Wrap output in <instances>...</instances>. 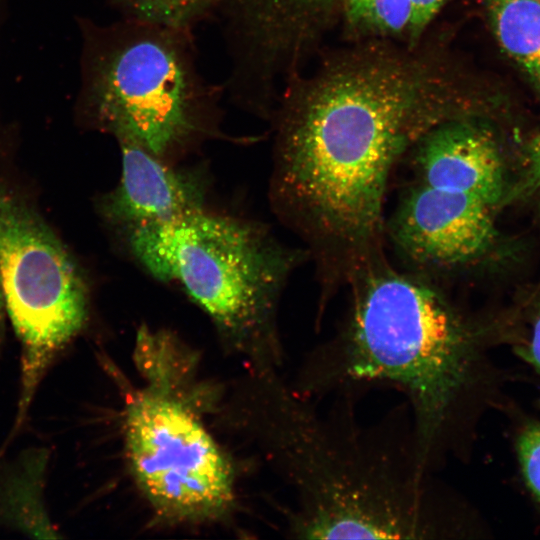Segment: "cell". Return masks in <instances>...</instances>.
Instances as JSON below:
<instances>
[{
  "label": "cell",
  "instance_id": "6da1fadb",
  "mask_svg": "<svg viewBox=\"0 0 540 540\" xmlns=\"http://www.w3.org/2000/svg\"><path fill=\"white\" fill-rule=\"evenodd\" d=\"M448 60L369 45L291 78L269 117V199L306 245L321 291L385 258L392 172L432 128L468 115Z\"/></svg>",
  "mask_w": 540,
  "mask_h": 540
},
{
  "label": "cell",
  "instance_id": "7a4b0ae2",
  "mask_svg": "<svg viewBox=\"0 0 540 540\" xmlns=\"http://www.w3.org/2000/svg\"><path fill=\"white\" fill-rule=\"evenodd\" d=\"M271 450L294 487L292 532L301 539L456 540L462 505L422 462L408 406L381 420H358L356 398L333 396L327 409L266 381Z\"/></svg>",
  "mask_w": 540,
  "mask_h": 540
},
{
  "label": "cell",
  "instance_id": "3957f363",
  "mask_svg": "<svg viewBox=\"0 0 540 540\" xmlns=\"http://www.w3.org/2000/svg\"><path fill=\"white\" fill-rule=\"evenodd\" d=\"M336 332L306 357L297 392L404 397L420 457L440 472L461 452L478 384L481 331L433 279L380 260L358 274Z\"/></svg>",
  "mask_w": 540,
  "mask_h": 540
},
{
  "label": "cell",
  "instance_id": "277c9868",
  "mask_svg": "<svg viewBox=\"0 0 540 540\" xmlns=\"http://www.w3.org/2000/svg\"><path fill=\"white\" fill-rule=\"evenodd\" d=\"M153 278L177 285L235 350L272 369L280 356L277 311L308 252L282 244L264 224L203 207L122 233Z\"/></svg>",
  "mask_w": 540,
  "mask_h": 540
},
{
  "label": "cell",
  "instance_id": "5b68a950",
  "mask_svg": "<svg viewBox=\"0 0 540 540\" xmlns=\"http://www.w3.org/2000/svg\"><path fill=\"white\" fill-rule=\"evenodd\" d=\"M100 44L88 100L96 126L118 144L179 164L208 141L257 140L223 130L224 85L202 75L193 30L123 18Z\"/></svg>",
  "mask_w": 540,
  "mask_h": 540
},
{
  "label": "cell",
  "instance_id": "8992f818",
  "mask_svg": "<svg viewBox=\"0 0 540 540\" xmlns=\"http://www.w3.org/2000/svg\"><path fill=\"white\" fill-rule=\"evenodd\" d=\"M177 369L144 370L146 385L128 401L125 453L139 490L156 515L172 523L223 517L235 500L234 471L202 419Z\"/></svg>",
  "mask_w": 540,
  "mask_h": 540
},
{
  "label": "cell",
  "instance_id": "52a82bcc",
  "mask_svg": "<svg viewBox=\"0 0 540 540\" xmlns=\"http://www.w3.org/2000/svg\"><path fill=\"white\" fill-rule=\"evenodd\" d=\"M0 283L5 309L22 344L23 417L53 355L85 324L86 284L45 222L0 188Z\"/></svg>",
  "mask_w": 540,
  "mask_h": 540
},
{
  "label": "cell",
  "instance_id": "ba28073f",
  "mask_svg": "<svg viewBox=\"0 0 540 540\" xmlns=\"http://www.w3.org/2000/svg\"><path fill=\"white\" fill-rule=\"evenodd\" d=\"M493 208L473 196L414 182L385 224L406 270L430 279L481 261L497 239Z\"/></svg>",
  "mask_w": 540,
  "mask_h": 540
},
{
  "label": "cell",
  "instance_id": "9c48e42d",
  "mask_svg": "<svg viewBox=\"0 0 540 540\" xmlns=\"http://www.w3.org/2000/svg\"><path fill=\"white\" fill-rule=\"evenodd\" d=\"M119 147L121 177L102 198L100 212L121 234L207 206L209 181L200 167H180L130 144Z\"/></svg>",
  "mask_w": 540,
  "mask_h": 540
},
{
  "label": "cell",
  "instance_id": "30bf717a",
  "mask_svg": "<svg viewBox=\"0 0 540 540\" xmlns=\"http://www.w3.org/2000/svg\"><path fill=\"white\" fill-rule=\"evenodd\" d=\"M411 151L414 182L473 196L493 209L503 200L499 145L491 130L470 116L435 126Z\"/></svg>",
  "mask_w": 540,
  "mask_h": 540
},
{
  "label": "cell",
  "instance_id": "8fae6325",
  "mask_svg": "<svg viewBox=\"0 0 540 540\" xmlns=\"http://www.w3.org/2000/svg\"><path fill=\"white\" fill-rule=\"evenodd\" d=\"M344 0H211L213 19L238 46L259 52L307 47Z\"/></svg>",
  "mask_w": 540,
  "mask_h": 540
},
{
  "label": "cell",
  "instance_id": "7c38bea8",
  "mask_svg": "<svg viewBox=\"0 0 540 540\" xmlns=\"http://www.w3.org/2000/svg\"><path fill=\"white\" fill-rule=\"evenodd\" d=\"M502 49L540 86V0H484Z\"/></svg>",
  "mask_w": 540,
  "mask_h": 540
},
{
  "label": "cell",
  "instance_id": "4fadbf2b",
  "mask_svg": "<svg viewBox=\"0 0 540 540\" xmlns=\"http://www.w3.org/2000/svg\"><path fill=\"white\" fill-rule=\"evenodd\" d=\"M343 7L350 26L362 33L381 37L408 35L410 0H344Z\"/></svg>",
  "mask_w": 540,
  "mask_h": 540
},
{
  "label": "cell",
  "instance_id": "5bb4252c",
  "mask_svg": "<svg viewBox=\"0 0 540 540\" xmlns=\"http://www.w3.org/2000/svg\"><path fill=\"white\" fill-rule=\"evenodd\" d=\"M123 18L194 30L210 19L211 0H114Z\"/></svg>",
  "mask_w": 540,
  "mask_h": 540
},
{
  "label": "cell",
  "instance_id": "9a60e30c",
  "mask_svg": "<svg viewBox=\"0 0 540 540\" xmlns=\"http://www.w3.org/2000/svg\"><path fill=\"white\" fill-rule=\"evenodd\" d=\"M41 461L36 468L32 466L28 472L19 474L7 483L2 497V509L14 523L30 531L49 532L50 526L40 504Z\"/></svg>",
  "mask_w": 540,
  "mask_h": 540
},
{
  "label": "cell",
  "instance_id": "2e32d148",
  "mask_svg": "<svg viewBox=\"0 0 540 540\" xmlns=\"http://www.w3.org/2000/svg\"><path fill=\"white\" fill-rule=\"evenodd\" d=\"M518 452L527 485L540 500V425L530 426L523 431Z\"/></svg>",
  "mask_w": 540,
  "mask_h": 540
},
{
  "label": "cell",
  "instance_id": "e0dca14e",
  "mask_svg": "<svg viewBox=\"0 0 540 540\" xmlns=\"http://www.w3.org/2000/svg\"><path fill=\"white\" fill-rule=\"evenodd\" d=\"M412 18L408 36L416 41L448 0H410Z\"/></svg>",
  "mask_w": 540,
  "mask_h": 540
},
{
  "label": "cell",
  "instance_id": "ac0fdd59",
  "mask_svg": "<svg viewBox=\"0 0 540 540\" xmlns=\"http://www.w3.org/2000/svg\"><path fill=\"white\" fill-rule=\"evenodd\" d=\"M523 189L540 196V133L529 144Z\"/></svg>",
  "mask_w": 540,
  "mask_h": 540
},
{
  "label": "cell",
  "instance_id": "d6986e66",
  "mask_svg": "<svg viewBox=\"0 0 540 540\" xmlns=\"http://www.w3.org/2000/svg\"><path fill=\"white\" fill-rule=\"evenodd\" d=\"M527 356L529 361L540 371V312L533 325Z\"/></svg>",
  "mask_w": 540,
  "mask_h": 540
},
{
  "label": "cell",
  "instance_id": "ffe728a7",
  "mask_svg": "<svg viewBox=\"0 0 540 540\" xmlns=\"http://www.w3.org/2000/svg\"><path fill=\"white\" fill-rule=\"evenodd\" d=\"M4 310H5V303H4V297H3L1 283H0V334L2 333V329H3Z\"/></svg>",
  "mask_w": 540,
  "mask_h": 540
}]
</instances>
